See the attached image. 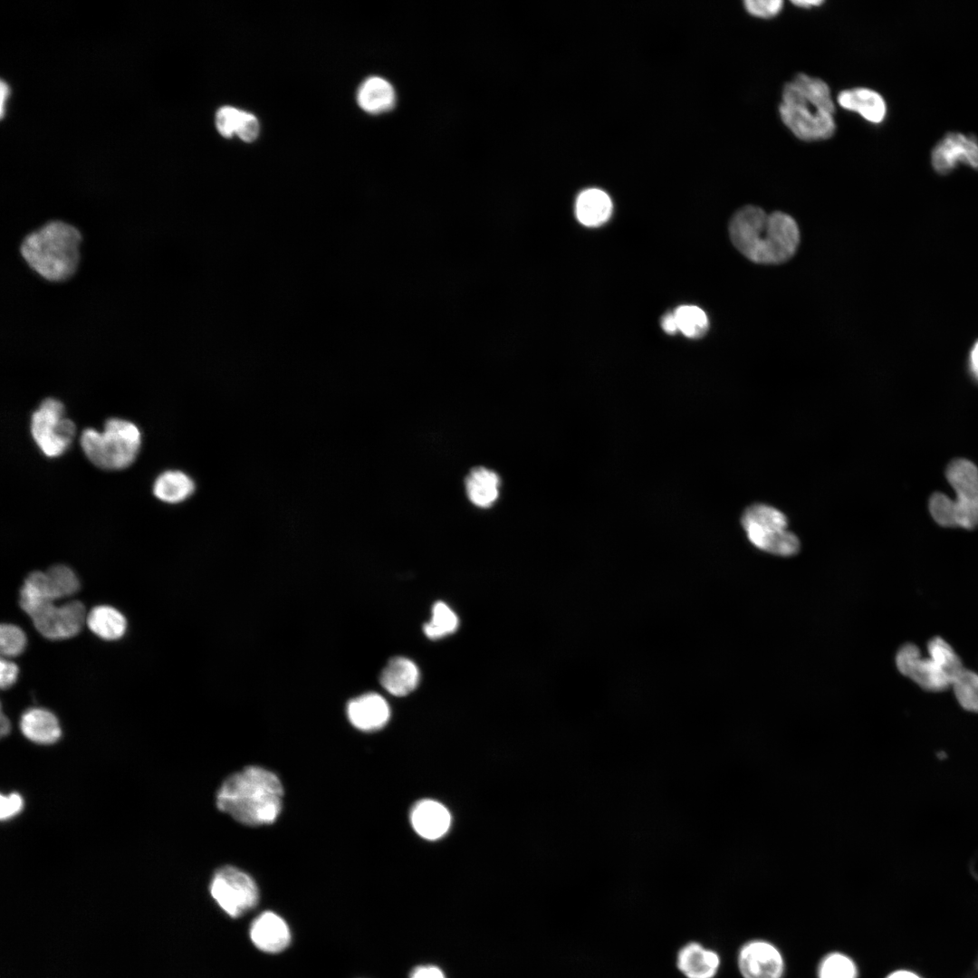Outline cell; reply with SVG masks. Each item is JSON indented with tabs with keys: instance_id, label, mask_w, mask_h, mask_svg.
Segmentation results:
<instances>
[{
	"instance_id": "obj_1",
	"label": "cell",
	"mask_w": 978,
	"mask_h": 978,
	"mask_svg": "<svg viewBox=\"0 0 978 978\" xmlns=\"http://www.w3.org/2000/svg\"><path fill=\"white\" fill-rule=\"evenodd\" d=\"M83 235L80 228L63 219H50L28 231L18 251L26 267L50 283H63L78 272Z\"/></svg>"
},
{
	"instance_id": "obj_2",
	"label": "cell",
	"mask_w": 978,
	"mask_h": 978,
	"mask_svg": "<svg viewBox=\"0 0 978 978\" xmlns=\"http://www.w3.org/2000/svg\"><path fill=\"white\" fill-rule=\"evenodd\" d=\"M729 234L734 245L749 260L759 264H780L796 252L800 231L787 214H766L762 208L747 206L731 219Z\"/></svg>"
},
{
	"instance_id": "obj_3",
	"label": "cell",
	"mask_w": 978,
	"mask_h": 978,
	"mask_svg": "<svg viewBox=\"0 0 978 978\" xmlns=\"http://www.w3.org/2000/svg\"><path fill=\"white\" fill-rule=\"evenodd\" d=\"M283 789L273 772L248 766L233 773L220 786L217 808L248 826L273 823L283 804Z\"/></svg>"
},
{
	"instance_id": "obj_4",
	"label": "cell",
	"mask_w": 978,
	"mask_h": 978,
	"mask_svg": "<svg viewBox=\"0 0 978 978\" xmlns=\"http://www.w3.org/2000/svg\"><path fill=\"white\" fill-rule=\"evenodd\" d=\"M781 97V119L797 138L815 141L833 135L835 107L830 90L821 79L799 73L784 85Z\"/></svg>"
},
{
	"instance_id": "obj_5",
	"label": "cell",
	"mask_w": 978,
	"mask_h": 978,
	"mask_svg": "<svg viewBox=\"0 0 978 978\" xmlns=\"http://www.w3.org/2000/svg\"><path fill=\"white\" fill-rule=\"evenodd\" d=\"M927 651L928 657H924L915 644L903 645L896 656L898 671L929 692L952 688L954 681L964 667L960 657L940 637L928 641Z\"/></svg>"
},
{
	"instance_id": "obj_6",
	"label": "cell",
	"mask_w": 978,
	"mask_h": 978,
	"mask_svg": "<svg viewBox=\"0 0 978 978\" xmlns=\"http://www.w3.org/2000/svg\"><path fill=\"white\" fill-rule=\"evenodd\" d=\"M946 479L956 498L935 493L929 500L934 520L944 527L973 529L978 526V468L969 460L955 459L946 469Z\"/></svg>"
},
{
	"instance_id": "obj_7",
	"label": "cell",
	"mask_w": 978,
	"mask_h": 978,
	"mask_svg": "<svg viewBox=\"0 0 978 978\" xmlns=\"http://www.w3.org/2000/svg\"><path fill=\"white\" fill-rule=\"evenodd\" d=\"M141 444L138 427L130 421L110 418L102 432L86 428L81 436V446L87 458L104 470H121L136 459Z\"/></svg>"
},
{
	"instance_id": "obj_8",
	"label": "cell",
	"mask_w": 978,
	"mask_h": 978,
	"mask_svg": "<svg viewBox=\"0 0 978 978\" xmlns=\"http://www.w3.org/2000/svg\"><path fill=\"white\" fill-rule=\"evenodd\" d=\"M741 523L749 542L761 551L783 557L800 551L801 542L788 530L786 515L773 506L752 504L744 510Z\"/></svg>"
},
{
	"instance_id": "obj_9",
	"label": "cell",
	"mask_w": 978,
	"mask_h": 978,
	"mask_svg": "<svg viewBox=\"0 0 978 978\" xmlns=\"http://www.w3.org/2000/svg\"><path fill=\"white\" fill-rule=\"evenodd\" d=\"M62 403L48 398L42 401L31 418V433L41 451L49 457L62 455L75 435L74 423L65 417Z\"/></svg>"
},
{
	"instance_id": "obj_10",
	"label": "cell",
	"mask_w": 978,
	"mask_h": 978,
	"mask_svg": "<svg viewBox=\"0 0 978 978\" xmlns=\"http://www.w3.org/2000/svg\"><path fill=\"white\" fill-rule=\"evenodd\" d=\"M210 893L221 909L233 918L251 911L259 901V890L254 880L233 866H224L216 871L211 880Z\"/></svg>"
},
{
	"instance_id": "obj_11",
	"label": "cell",
	"mask_w": 978,
	"mask_h": 978,
	"mask_svg": "<svg viewBox=\"0 0 978 978\" xmlns=\"http://www.w3.org/2000/svg\"><path fill=\"white\" fill-rule=\"evenodd\" d=\"M29 617L43 637L60 640L78 635L86 623L87 613L81 601L72 600L60 606L47 602Z\"/></svg>"
},
{
	"instance_id": "obj_12",
	"label": "cell",
	"mask_w": 978,
	"mask_h": 978,
	"mask_svg": "<svg viewBox=\"0 0 978 978\" xmlns=\"http://www.w3.org/2000/svg\"><path fill=\"white\" fill-rule=\"evenodd\" d=\"M737 965L743 978H782L785 972L781 952L764 939L745 942L739 950Z\"/></svg>"
},
{
	"instance_id": "obj_13",
	"label": "cell",
	"mask_w": 978,
	"mask_h": 978,
	"mask_svg": "<svg viewBox=\"0 0 978 978\" xmlns=\"http://www.w3.org/2000/svg\"><path fill=\"white\" fill-rule=\"evenodd\" d=\"M931 162L942 175L951 172L959 162L978 169V142L961 133H948L934 148Z\"/></svg>"
},
{
	"instance_id": "obj_14",
	"label": "cell",
	"mask_w": 978,
	"mask_h": 978,
	"mask_svg": "<svg viewBox=\"0 0 978 978\" xmlns=\"http://www.w3.org/2000/svg\"><path fill=\"white\" fill-rule=\"evenodd\" d=\"M24 582L42 599L49 601L68 598L80 589L75 572L66 565H54L46 571L31 572Z\"/></svg>"
},
{
	"instance_id": "obj_15",
	"label": "cell",
	"mask_w": 978,
	"mask_h": 978,
	"mask_svg": "<svg viewBox=\"0 0 978 978\" xmlns=\"http://www.w3.org/2000/svg\"><path fill=\"white\" fill-rule=\"evenodd\" d=\"M249 936L254 945L267 954H278L291 943V931L285 920L272 911H264L252 922Z\"/></svg>"
},
{
	"instance_id": "obj_16",
	"label": "cell",
	"mask_w": 978,
	"mask_h": 978,
	"mask_svg": "<svg viewBox=\"0 0 978 978\" xmlns=\"http://www.w3.org/2000/svg\"><path fill=\"white\" fill-rule=\"evenodd\" d=\"M350 724L361 731L382 728L389 719L390 709L379 694L368 693L350 700L347 705Z\"/></svg>"
},
{
	"instance_id": "obj_17",
	"label": "cell",
	"mask_w": 978,
	"mask_h": 978,
	"mask_svg": "<svg viewBox=\"0 0 978 978\" xmlns=\"http://www.w3.org/2000/svg\"><path fill=\"white\" fill-rule=\"evenodd\" d=\"M410 821L419 836L426 839L435 840L447 832L451 816L441 803L433 800H423L412 809Z\"/></svg>"
},
{
	"instance_id": "obj_18",
	"label": "cell",
	"mask_w": 978,
	"mask_h": 978,
	"mask_svg": "<svg viewBox=\"0 0 978 978\" xmlns=\"http://www.w3.org/2000/svg\"><path fill=\"white\" fill-rule=\"evenodd\" d=\"M720 956L697 942L684 945L678 952L676 965L687 978H714L720 967Z\"/></svg>"
},
{
	"instance_id": "obj_19",
	"label": "cell",
	"mask_w": 978,
	"mask_h": 978,
	"mask_svg": "<svg viewBox=\"0 0 978 978\" xmlns=\"http://www.w3.org/2000/svg\"><path fill=\"white\" fill-rule=\"evenodd\" d=\"M837 100L842 108L859 113L872 123H880L885 119V100L871 89L860 87L845 90L839 93Z\"/></svg>"
},
{
	"instance_id": "obj_20",
	"label": "cell",
	"mask_w": 978,
	"mask_h": 978,
	"mask_svg": "<svg viewBox=\"0 0 978 978\" xmlns=\"http://www.w3.org/2000/svg\"><path fill=\"white\" fill-rule=\"evenodd\" d=\"M381 686L396 696L412 692L419 682V671L416 664L404 657L388 660L380 673Z\"/></svg>"
},
{
	"instance_id": "obj_21",
	"label": "cell",
	"mask_w": 978,
	"mask_h": 978,
	"mask_svg": "<svg viewBox=\"0 0 978 978\" xmlns=\"http://www.w3.org/2000/svg\"><path fill=\"white\" fill-rule=\"evenodd\" d=\"M612 201L602 189L590 187L582 190L575 201V214L580 224L596 227L605 224L612 213Z\"/></svg>"
},
{
	"instance_id": "obj_22",
	"label": "cell",
	"mask_w": 978,
	"mask_h": 978,
	"mask_svg": "<svg viewBox=\"0 0 978 978\" xmlns=\"http://www.w3.org/2000/svg\"><path fill=\"white\" fill-rule=\"evenodd\" d=\"M20 729L32 742L40 744L55 743L62 734L57 717L43 708H31L21 716Z\"/></svg>"
},
{
	"instance_id": "obj_23",
	"label": "cell",
	"mask_w": 978,
	"mask_h": 978,
	"mask_svg": "<svg viewBox=\"0 0 978 978\" xmlns=\"http://www.w3.org/2000/svg\"><path fill=\"white\" fill-rule=\"evenodd\" d=\"M360 107L370 113L380 114L393 109L396 103V92L387 80L372 76L366 79L357 92Z\"/></svg>"
},
{
	"instance_id": "obj_24",
	"label": "cell",
	"mask_w": 978,
	"mask_h": 978,
	"mask_svg": "<svg viewBox=\"0 0 978 978\" xmlns=\"http://www.w3.org/2000/svg\"><path fill=\"white\" fill-rule=\"evenodd\" d=\"M500 478L485 467H475L465 478V490L470 502L477 507H491L499 496Z\"/></svg>"
},
{
	"instance_id": "obj_25",
	"label": "cell",
	"mask_w": 978,
	"mask_h": 978,
	"mask_svg": "<svg viewBox=\"0 0 978 978\" xmlns=\"http://www.w3.org/2000/svg\"><path fill=\"white\" fill-rule=\"evenodd\" d=\"M86 624L94 635L108 641L120 639L127 629L124 615L108 605L93 607L87 614Z\"/></svg>"
},
{
	"instance_id": "obj_26",
	"label": "cell",
	"mask_w": 978,
	"mask_h": 978,
	"mask_svg": "<svg viewBox=\"0 0 978 978\" xmlns=\"http://www.w3.org/2000/svg\"><path fill=\"white\" fill-rule=\"evenodd\" d=\"M195 491L194 481L184 472L169 470L159 475L154 482V495L168 503L187 499Z\"/></svg>"
},
{
	"instance_id": "obj_27",
	"label": "cell",
	"mask_w": 978,
	"mask_h": 978,
	"mask_svg": "<svg viewBox=\"0 0 978 978\" xmlns=\"http://www.w3.org/2000/svg\"><path fill=\"white\" fill-rule=\"evenodd\" d=\"M677 329L686 337H703L709 327L705 312L695 305H682L674 311Z\"/></svg>"
},
{
	"instance_id": "obj_28",
	"label": "cell",
	"mask_w": 978,
	"mask_h": 978,
	"mask_svg": "<svg viewBox=\"0 0 978 978\" xmlns=\"http://www.w3.org/2000/svg\"><path fill=\"white\" fill-rule=\"evenodd\" d=\"M818 978H858L855 961L841 952H831L821 958L817 970Z\"/></svg>"
},
{
	"instance_id": "obj_29",
	"label": "cell",
	"mask_w": 978,
	"mask_h": 978,
	"mask_svg": "<svg viewBox=\"0 0 978 978\" xmlns=\"http://www.w3.org/2000/svg\"><path fill=\"white\" fill-rule=\"evenodd\" d=\"M458 618L455 613L443 601H437L432 608V617L423 627L426 636L432 639L441 638L455 631Z\"/></svg>"
},
{
	"instance_id": "obj_30",
	"label": "cell",
	"mask_w": 978,
	"mask_h": 978,
	"mask_svg": "<svg viewBox=\"0 0 978 978\" xmlns=\"http://www.w3.org/2000/svg\"><path fill=\"white\" fill-rule=\"evenodd\" d=\"M952 688L963 708L978 712V673L964 667L954 681Z\"/></svg>"
},
{
	"instance_id": "obj_31",
	"label": "cell",
	"mask_w": 978,
	"mask_h": 978,
	"mask_svg": "<svg viewBox=\"0 0 978 978\" xmlns=\"http://www.w3.org/2000/svg\"><path fill=\"white\" fill-rule=\"evenodd\" d=\"M27 644L24 632L13 624H2L0 627V651L3 657H13L21 655Z\"/></svg>"
},
{
	"instance_id": "obj_32",
	"label": "cell",
	"mask_w": 978,
	"mask_h": 978,
	"mask_svg": "<svg viewBox=\"0 0 978 978\" xmlns=\"http://www.w3.org/2000/svg\"><path fill=\"white\" fill-rule=\"evenodd\" d=\"M241 113L242 110L231 106H224L217 110L216 126L224 138H231L235 135Z\"/></svg>"
},
{
	"instance_id": "obj_33",
	"label": "cell",
	"mask_w": 978,
	"mask_h": 978,
	"mask_svg": "<svg viewBox=\"0 0 978 978\" xmlns=\"http://www.w3.org/2000/svg\"><path fill=\"white\" fill-rule=\"evenodd\" d=\"M743 4L749 14L761 18H771L777 15L783 5L781 0H746Z\"/></svg>"
},
{
	"instance_id": "obj_34",
	"label": "cell",
	"mask_w": 978,
	"mask_h": 978,
	"mask_svg": "<svg viewBox=\"0 0 978 978\" xmlns=\"http://www.w3.org/2000/svg\"><path fill=\"white\" fill-rule=\"evenodd\" d=\"M259 129L257 118L250 112L242 110L235 135L245 142H252L258 137Z\"/></svg>"
},
{
	"instance_id": "obj_35",
	"label": "cell",
	"mask_w": 978,
	"mask_h": 978,
	"mask_svg": "<svg viewBox=\"0 0 978 978\" xmlns=\"http://www.w3.org/2000/svg\"><path fill=\"white\" fill-rule=\"evenodd\" d=\"M24 801L21 795L16 792L1 795L0 818L2 820H8L17 815L23 809Z\"/></svg>"
},
{
	"instance_id": "obj_36",
	"label": "cell",
	"mask_w": 978,
	"mask_h": 978,
	"mask_svg": "<svg viewBox=\"0 0 978 978\" xmlns=\"http://www.w3.org/2000/svg\"><path fill=\"white\" fill-rule=\"evenodd\" d=\"M19 669L15 663L1 658L0 661V686L2 689L11 687L16 681Z\"/></svg>"
},
{
	"instance_id": "obj_37",
	"label": "cell",
	"mask_w": 978,
	"mask_h": 978,
	"mask_svg": "<svg viewBox=\"0 0 978 978\" xmlns=\"http://www.w3.org/2000/svg\"><path fill=\"white\" fill-rule=\"evenodd\" d=\"M410 978H445L443 972L433 965H425L416 968Z\"/></svg>"
},
{
	"instance_id": "obj_38",
	"label": "cell",
	"mask_w": 978,
	"mask_h": 978,
	"mask_svg": "<svg viewBox=\"0 0 978 978\" xmlns=\"http://www.w3.org/2000/svg\"><path fill=\"white\" fill-rule=\"evenodd\" d=\"M661 327L668 334H675L678 331L674 312L666 313L662 317Z\"/></svg>"
},
{
	"instance_id": "obj_39",
	"label": "cell",
	"mask_w": 978,
	"mask_h": 978,
	"mask_svg": "<svg viewBox=\"0 0 978 978\" xmlns=\"http://www.w3.org/2000/svg\"><path fill=\"white\" fill-rule=\"evenodd\" d=\"M0 92H1V105H0L1 118H4L5 111L6 101H8V99L10 97V94H11L10 86L4 80L1 81Z\"/></svg>"
},
{
	"instance_id": "obj_40",
	"label": "cell",
	"mask_w": 978,
	"mask_h": 978,
	"mask_svg": "<svg viewBox=\"0 0 978 978\" xmlns=\"http://www.w3.org/2000/svg\"><path fill=\"white\" fill-rule=\"evenodd\" d=\"M970 369L972 375L978 380V341L975 342L971 350Z\"/></svg>"
},
{
	"instance_id": "obj_41",
	"label": "cell",
	"mask_w": 978,
	"mask_h": 978,
	"mask_svg": "<svg viewBox=\"0 0 978 978\" xmlns=\"http://www.w3.org/2000/svg\"><path fill=\"white\" fill-rule=\"evenodd\" d=\"M886 978H920L916 973L908 970H897L889 973Z\"/></svg>"
},
{
	"instance_id": "obj_42",
	"label": "cell",
	"mask_w": 978,
	"mask_h": 978,
	"mask_svg": "<svg viewBox=\"0 0 978 978\" xmlns=\"http://www.w3.org/2000/svg\"><path fill=\"white\" fill-rule=\"evenodd\" d=\"M791 3L799 7L809 8L810 6H818L823 4L822 0H794Z\"/></svg>"
},
{
	"instance_id": "obj_43",
	"label": "cell",
	"mask_w": 978,
	"mask_h": 978,
	"mask_svg": "<svg viewBox=\"0 0 978 978\" xmlns=\"http://www.w3.org/2000/svg\"><path fill=\"white\" fill-rule=\"evenodd\" d=\"M0 724H1V728H0L1 735L2 736L7 735L9 734L10 730H11V724H10L8 718L3 713L1 714Z\"/></svg>"
}]
</instances>
